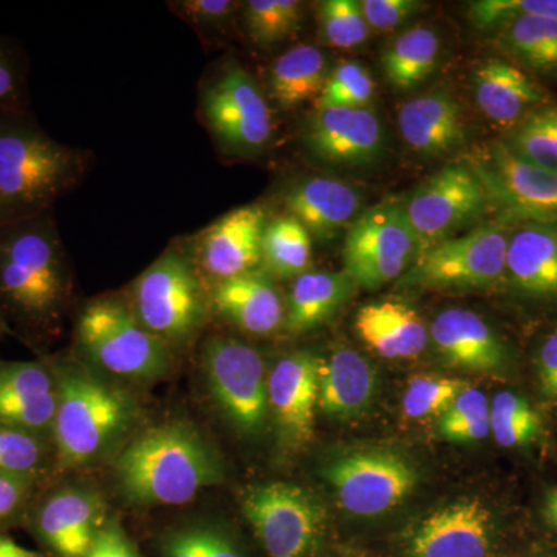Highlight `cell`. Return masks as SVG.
Here are the masks:
<instances>
[{
  "label": "cell",
  "mask_w": 557,
  "mask_h": 557,
  "mask_svg": "<svg viewBox=\"0 0 557 557\" xmlns=\"http://www.w3.org/2000/svg\"><path fill=\"white\" fill-rule=\"evenodd\" d=\"M446 442L475 443L490 435V401L480 388L467 387L438 421Z\"/></svg>",
  "instance_id": "38"
},
{
  "label": "cell",
  "mask_w": 557,
  "mask_h": 557,
  "mask_svg": "<svg viewBox=\"0 0 557 557\" xmlns=\"http://www.w3.org/2000/svg\"><path fill=\"white\" fill-rule=\"evenodd\" d=\"M87 557H138L134 547L119 525H106L95 539Z\"/></svg>",
  "instance_id": "48"
},
{
  "label": "cell",
  "mask_w": 557,
  "mask_h": 557,
  "mask_svg": "<svg viewBox=\"0 0 557 557\" xmlns=\"http://www.w3.org/2000/svg\"><path fill=\"white\" fill-rule=\"evenodd\" d=\"M359 5L369 28L375 30L397 28L424 9L418 0H362Z\"/></svg>",
  "instance_id": "43"
},
{
  "label": "cell",
  "mask_w": 557,
  "mask_h": 557,
  "mask_svg": "<svg viewBox=\"0 0 557 557\" xmlns=\"http://www.w3.org/2000/svg\"><path fill=\"white\" fill-rule=\"evenodd\" d=\"M302 20V3L296 0H251L245 7L249 36L262 47L273 46L298 32Z\"/></svg>",
  "instance_id": "37"
},
{
  "label": "cell",
  "mask_w": 557,
  "mask_h": 557,
  "mask_svg": "<svg viewBox=\"0 0 557 557\" xmlns=\"http://www.w3.org/2000/svg\"><path fill=\"white\" fill-rule=\"evenodd\" d=\"M121 494L143 507H180L225 480L214 448L188 421L157 424L132 440L115 465Z\"/></svg>",
  "instance_id": "1"
},
{
  "label": "cell",
  "mask_w": 557,
  "mask_h": 557,
  "mask_svg": "<svg viewBox=\"0 0 557 557\" xmlns=\"http://www.w3.org/2000/svg\"><path fill=\"white\" fill-rule=\"evenodd\" d=\"M355 284L344 271H307L289 289L285 327L293 335L310 332L324 324L346 302Z\"/></svg>",
  "instance_id": "30"
},
{
  "label": "cell",
  "mask_w": 557,
  "mask_h": 557,
  "mask_svg": "<svg viewBox=\"0 0 557 557\" xmlns=\"http://www.w3.org/2000/svg\"><path fill=\"white\" fill-rule=\"evenodd\" d=\"M317 10L319 30L329 46L350 50L369 38L370 28L357 0H324Z\"/></svg>",
  "instance_id": "40"
},
{
  "label": "cell",
  "mask_w": 557,
  "mask_h": 557,
  "mask_svg": "<svg viewBox=\"0 0 557 557\" xmlns=\"http://www.w3.org/2000/svg\"><path fill=\"white\" fill-rule=\"evenodd\" d=\"M0 319H2V317H0Z\"/></svg>",
  "instance_id": "53"
},
{
  "label": "cell",
  "mask_w": 557,
  "mask_h": 557,
  "mask_svg": "<svg viewBox=\"0 0 557 557\" xmlns=\"http://www.w3.org/2000/svg\"><path fill=\"white\" fill-rule=\"evenodd\" d=\"M313 255V239L306 226L293 215H282L267 225L263 234L262 263L277 277H298L307 273Z\"/></svg>",
  "instance_id": "33"
},
{
  "label": "cell",
  "mask_w": 557,
  "mask_h": 557,
  "mask_svg": "<svg viewBox=\"0 0 557 557\" xmlns=\"http://www.w3.org/2000/svg\"><path fill=\"white\" fill-rule=\"evenodd\" d=\"M76 336L87 357L116 376L152 380L170 368L166 343L150 333L134 311L115 299H100L79 314Z\"/></svg>",
  "instance_id": "6"
},
{
  "label": "cell",
  "mask_w": 557,
  "mask_h": 557,
  "mask_svg": "<svg viewBox=\"0 0 557 557\" xmlns=\"http://www.w3.org/2000/svg\"><path fill=\"white\" fill-rule=\"evenodd\" d=\"M418 249L405 205L383 201L366 209L348 226L343 247L344 273L358 287L379 289L401 278Z\"/></svg>",
  "instance_id": "8"
},
{
  "label": "cell",
  "mask_w": 557,
  "mask_h": 557,
  "mask_svg": "<svg viewBox=\"0 0 557 557\" xmlns=\"http://www.w3.org/2000/svg\"><path fill=\"white\" fill-rule=\"evenodd\" d=\"M536 372L542 398L557 403V327L539 344Z\"/></svg>",
  "instance_id": "45"
},
{
  "label": "cell",
  "mask_w": 557,
  "mask_h": 557,
  "mask_svg": "<svg viewBox=\"0 0 557 557\" xmlns=\"http://www.w3.org/2000/svg\"><path fill=\"white\" fill-rule=\"evenodd\" d=\"M541 516L545 525L557 531V486L549 487L541 505Z\"/></svg>",
  "instance_id": "51"
},
{
  "label": "cell",
  "mask_w": 557,
  "mask_h": 557,
  "mask_svg": "<svg viewBox=\"0 0 557 557\" xmlns=\"http://www.w3.org/2000/svg\"><path fill=\"white\" fill-rule=\"evenodd\" d=\"M54 449L50 437L0 424V474L39 483Z\"/></svg>",
  "instance_id": "35"
},
{
  "label": "cell",
  "mask_w": 557,
  "mask_h": 557,
  "mask_svg": "<svg viewBox=\"0 0 557 557\" xmlns=\"http://www.w3.org/2000/svg\"><path fill=\"white\" fill-rule=\"evenodd\" d=\"M247 519L270 557H313L327 528V509L292 483L249 486L240 498Z\"/></svg>",
  "instance_id": "7"
},
{
  "label": "cell",
  "mask_w": 557,
  "mask_h": 557,
  "mask_svg": "<svg viewBox=\"0 0 557 557\" xmlns=\"http://www.w3.org/2000/svg\"><path fill=\"white\" fill-rule=\"evenodd\" d=\"M500 138L520 159L557 172V100L545 102Z\"/></svg>",
  "instance_id": "34"
},
{
  "label": "cell",
  "mask_w": 557,
  "mask_h": 557,
  "mask_svg": "<svg viewBox=\"0 0 557 557\" xmlns=\"http://www.w3.org/2000/svg\"><path fill=\"white\" fill-rule=\"evenodd\" d=\"M267 225V211L260 205H245L226 212L201 234V269L218 281L255 273L262 263Z\"/></svg>",
  "instance_id": "19"
},
{
  "label": "cell",
  "mask_w": 557,
  "mask_h": 557,
  "mask_svg": "<svg viewBox=\"0 0 557 557\" xmlns=\"http://www.w3.org/2000/svg\"><path fill=\"white\" fill-rule=\"evenodd\" d=\"M203 112L215 137L234 152H259L273 135L269 102L240 65H231L205 90Z\"/></svg>",
  "instance_id": "14"
},
{
  "label": "cell",
  "mask_w": 557,
  "mask_h": 557,
  "mask_svg": "<svg viewBox=\"0 0 557 557\" xmlns=\"http://www.w3.org/2000/svg\"><path fill=\"white\" fill-rule=\"evenodd\" d=\"M379 376L368 359L343 347L321 359L318 408L335 420H351L370 408Z\"/></svg>",
  "instance_id": "26"
},
{
  "label": "cell",
  "mask_w": 557,
  "mask_h": 557,
  "mask_svg": "<svg viewBox=\"0 0 557 557\" xmlns=\"http://www.w3.org/2000/svg\"><path fill=\"white\" fill-rule=\"evenodd\" d=\"M201 557H245L226 534L211 527H196Z\"/></svg>",
  "instance_id": "49"
},
{
  "label": "cell",
  "mask_w": 557,
  "mask_h": 557,
  "mask_svg": "<svg viewBox=\"0 0 557 557\" xmlns=\"http://www.w3.org/2000/svg\"><path fill=\"white\" fill-rule=\"evenodd\" d=\"M304 143L317 159L338 166L376 163L384 152V129L370 109H317Z\"/></svg>",
  "instance_id": "16"
},
{
  "label": "cell",
  "mask_w": 557,
  "mask_h": 557,
  "mask_svg": "<svg viewBox=\"0 0 557 557\" xmlns=\"http://www.w3.org/2000/svg\"><path fill=\"white\" fill-rule=\"evenodd\" d=\"M67 292L60 240L46 215L0 226V317L32 335L49 333Z\"/></svg>",
  "instance_id": "2"
},
{
  "label": "cell",
  "mask_w": 557,
  "mask_h": 557,
  "mask_svg": "<svg viewBox=\"0 0 557 557\" xmlns=\"http://www.w3.org/2000/svg\"><path fill=\"white\" fill-rule=\"evenodd\" d=\"M493 512L479 498L437 509L413 531L410 557H487L493 547Z\"/></svg>",
  "instance_id": "17"
},
{
  "label": "cell",
  "mask_w": 557,
  "mask_h": 557,
  "mask_svg": "<svg viewBox=\"0 0 557 557\" xmlns=\"http://www.w3.org/2000/svg\"><path fill=\"white\" fill-rule=\"evenodd\" d=\"M507 285L534 300H557V222H522L509 236Z\"/></svg>",
  "instance_id": "23"
},
{
  "label": "cell",
  "mask_w": 557,
  "mask_h": 557,
  "mask_svg": "<svg viewBox=\"0 0 557 557\" xmlns=\"http://www.w3.org/2000/svg\"><path fill=\"white\" fill-rule=\"evenodd\" d=\"M519 14H539L557 20V0H479L469 5V21L482 32H497Z\"/></svg>",
  "instance_id": "42"
},
{
  "label": "cell",
  "mask_w": 557,
  "mask_h": 557,
  "mask_svg": "<svg viewBox=\"0 0 557 557\" xmlns=\"http://www.w3.org/2000/svg\"><path fill=\"white\" fill-rule=\"evenodd\" d=\"M496 33L498 49L541 83L557 78V20L519 14Z\"/></svg>",
  "instance_id": "29"
},
{
  "label": "cell",
  "mask_w": 557,
  "mask_h": 557,
  "mask_svg": "<svg viewBox=\"0 0 557 557\" xmlns=\"http://www.w3.org/2000/svg\"><path fill=\"white\" fill-rule=\"evenodd\" d=\"M39 483L0 474V525L24 512Z\"/></svg>",
  "instance_id": "44"
},
{
  "label": "cell",
  "mask_w": 557,
  "mask_h": 557,
  "mask_svg": "<svg viewBox=\"0 0 557 557\" xmlns=\"http://www.w3.org/2000/svg\"><path fill=\"white\" fill-rule=\"evenodd\" d=\"M164 557H201L196 527L172 531L163 542Z\"/></svg>",
  "instance_id": "50"
},
{
  "label": "cell",
  "mask_w": 557,
  "mask_h": 557,
  "mask_svg": "<svg viewBox=\"0 0 557 557\" xmlns=\"http://www.w3.org/2000/svg\"><path fill=\"white\" fill-rule=\"evenodd\" d=\"M468 387L467 383L448 376L418 375L409 381L403 397L405 416L420 418L442 417Z\"/></svg>",
  "instance_id": "41"
},
{
  "label": "cell",
  "mask_w": 557,
  "mask_h": 557,
  "mask_svg": "<svg viewBox=\"0 0 557 557\" xmlns=\"http://www.w3.org/2000/svg\"><path fill=\"white\" fill-rule=\"evenodd\" d=\"M134 314L161 341L190 338L207 318V298L196 271L168 251L135 282Z\"/></svg>",
  "instance_id": "10"
},
{
  "label": "cell",
  "mask_w": 557,
  "mask_h": 557,
  "mask_svg": "<svg viewBox=\"0 0 557 557\" xmlns=\"http://www.w3.org/2000/svg\"><path fill=\"white\" fill-rule=\"evenodd\" d=\"M429 336L450 368L479 373H497L507 368V344L474 311H442L432 322Z\"/></svg>",
  "instance_id": "22"
},
{
  "label": "cell",
  "mask_w": 557,
  "mask_h": 557,
  "mask_svg": "<svg viewBox=\"0 0 557 557\" xmlns=\"http://www.w3.org/2000/svg\"><path fill=\"white\" fill-rule=\"evenodd\" d=\"M490 428L502 448H525L541 437L542 421L527 398L502 391L490 403Z\"/></svg>",
  "instance_id": "36"
},
{
  "label": "cell",
  "mask_w": 557,
  "mask_h": 557,
  "mask_svg": "<svg viewBox=\"0 0 557 557\" xmlns=\"http://www.w3.org/2000/svg\"><path fill=\"white\" fill-rule=\"evenodd\" d=\"M403 205L417 234L418 252L493 214L485 186L465 161L435 172Z\"/></svg>",
  "instance_id": "12"
},
{
  "label": "cell",
  "mask_w": 557,
  "mask_h": 557,
  "mask_svg": "<svg viewBox=\"0 0 557 557\" xmlns=\"http://www.w3.org/2000/svg\"><path fill=\"white\" fill-rule=\"evenodd\" d=\"M58 387L57 413L51 426L54 467L65 471L101 456L135 417V405L124 391L70 362H50Z\"/></svg>",
  "instance_id": "3"
},
{
  "label": "cell",
  "mask_w": 557,
  "mask_h": 557,
  "mask_svg": "<svg viewBox=\"0 0 557 557\" xmlns=\"http://www.w3.org/2000/svg\"><path fill=\"white\" fill-rule=\"evenodd\" d=\"M209 394L231 426L260 435L269 417V376L256 348L234 338H211L203 348Z\"/></svg>",
  "instance_id": "11"
},
{
  "label": "cell",
  "mask_w": 557,
  "mask_h": 557,
  "mask_svg": "<svg viewBox=\"0 0 557 557\" xmlns=\"http://www.w3.org/2000/svg\"><path fill=\"white\" fill-rule=\"evenodd\" d=\"M0 557H42L38 553L32 552L17 545L13 539L0 536Z\"/></svg>",
  "instance_id": "52"
},
{
  "label": "cell",
  "mask_w": 557,
  "mask_h": 557,
  "mask_svg": "<svg viewBox=\"0 0 557 557\" xmlns=\"http://www.w3.org/2000/svg\"><path fill=\"white\" fill-rule=\"evenodd\" d=\"M104 519L100 494L61 487L39 502L33 525L40 541L60 557H87Z\"/></svg>",
  "instance_id": "18"
},
{
  "label": "cell",
  "mask_w": 557,
  "mask_h": 557,
  "mask_svg": "<svg viewBox=\"0 0 557 557\" xmlns=\"http://www.w3.org/2000/svg\"><path fill=\"white\" fill-rule=\"evenodd\" d=\"M58 387L47 361H0V424L51 438Z\"/></svg>",
  "instance_id": "20"
},
{
  "label": "cell",
  "mask_w": 557,
  "mask_h": 557,
  "mask_svg": "<svg viewBox=\"0 0 557 557\" xmlns=\"http://www.w3.org/2000/svg\"><path fill=\"white\" fill-rule=\"evenodd\" d=\"M465 163L485 186L494 218L557 222V172L520 159L502 138L474 148Z\"/></svg>",
  "instance_id": "9"
},
{
  "label": "cell",
  "mask_w": 557,
  "mask_h": 557,
  "mask_svg": "<svg viewBox=\"0 0 557 557\" xmlns=\"http://www.w3.org/2000/svg\"><path fill=\"white\" fill-rule=\"evenodd\" d=\"M21 69L5 47L0 44V116L16 113L21 100Z\"/></svg>",
  "instance_id": "46"
},
{
  "label": "cell",
  "mask_w": 557,
  "mask_h": 557,
  "mask_svg": "<svg viewBox=\"0 0 557 557\" xmlns=\"http://www.w3.org/2000/svg\"><path fill=\"white\" fill-rule=\"evenodd\" d=\"M398 127L408 148L428 159L453 152L467 139L463 110L448 91H431L406 102Z\"/></svg>",
  "instance_id": "24"
},
{
  "label": "cell",
  "mask_w": 557,
  "mask_h": 557,
  "mask_svg": "<svg viewBox=\"0 0 557 557\" xmlns=\"http://www.w3.org/2000/svg\"><path fill=\"white\" fill-rule=\"evenodd\" d=\"M355 330L384 359L417 358L429 344V329L416 309L399 300H379L358 310Z\"/></svg>",
  "instance_id": "27"
},
{
  "label": "cell",
  "mask_w": 557,
  "mask_h": 557,
  "mask_svg": "<svg viewBox=\"0 0 557 557\" xmlns=\"http://www.w3.org/2000/svg\"><path fill=\"white\" fill-rule=\"evenodd\" d=\"M330 70L327 58L317 47L298 46L282 54L270 69L271 97L278 108L289 110L317 100Z\"/></svg>",
  "instance_id": "31"
},
{
  "label": "cell",
  "mask_w": 557,
  "mask_h": 557,
  "mask_svg": "<svg viewBox=\"0 0 557 557\" xmlns=\"http://www.w3.org/2000/svg\"><path fill=\"white\" fill-rule=\"evenodd\" d=\"M442 40L434 28L418 25L399 35L381 57V67L394 89L412 90L435 72Z\"/></svg>",
  "instance_id": "32"
},
{
  "label": "cell",
  "mask_w": 557,
  "mask_h": 557,
  "mask_svg": "<svg viewBox=\"0 0 557 557\" xmlns=\"http://www.w3.org/2000/svg\"><path fill=\"white\" fill-rule=\"evenodd\" d=\"M472 84L480 112L505 134L552 100L542 83L508 58L483 61L474 70Z\"/></svg>",
  "instance_id": "21"
},
{
  "label": "cell",
  "mask_w": 557,
  "mask_h": 557,
  "mask_svg": "<svg viewBox=\"0 0 557 557\" xmlns=\"http://www.w3.org/2000/svg\"><path fill=\"white\" fill-rule=\"evenodd\" d=\"M515 223L494 218L421 249L399 278L405 288L491 289L507 284V252Z\"/></svg>",
  "instance_id": "5"
},
{
  "label": "cell",
  "mask_w": 557,
  "mask_h": 557,
  "mask_svg": "<svg viewBox=\"0 0 557 557\" xmlns=\"http://www.w3.org/2000/svg\"><path fill=\"white\" fill-rule=\"evenodd\" d=\"M212 302L219 314L252 335H271L285 322L284 302L276 287L256 271L219 281Z\"/></svg>",
  "instance_id": "28"
},
{
  "label": "cell",
  "mask_w": 557,
  "mask_h": 557,
  "mask_svg": "<svg viewBox=\"0 0 557 557\" xmlns=\"http://www.w3.org/2000/svg\"><path fill=\"white\" fill-rule=\"evenodd\" d=\"M178 5L188 20L207 27H215L228 21L237 3L230 0H188V2H180Z\"/></svg>",
  "instance_id": "47"
},
{
  "label": "cell",
  "mask_w": 557,
  "mask_h": 557,
  "mask_svg": "<svg viewBox=\"0 0 557 557\" xmlns=\"http://www.w3.org/2000/svg\"><path fill=\"white\" fill-rule=\"evenodd\" d=\"M375 91V83L361 62H343L330 70L317 109H369Z\"/></svg>",
  "instance_id": "39"
},
{
  "label": "cell",
  "mask_w": 557,
  "mask_h": 557,
  "mask_svg": "<svg viewBox=\"0 0 557 557\" xmlns=\"http://www.w3.org/2000/svg\"><path fill=\"white\" fill-rule=\"evenodd\" d=\"M285 205L311 237L329 240L358 218L361 193L350 183L332 177H310L289 189Z\"/></svg>",
  "instance_id": "25"
},
{
  "label": "cell",
  "mask_w": 557,
  "mask_h": 557,
  "mask_svg": "<svg viewBox=\"0 0 557 557\" xmlns=\"http://www.w3.org/2000/svg\"><path fill=\"white\" fill-rule=\"evenodd\" d=\"M20 119L0 116V226L44 215L79 168L73 150Z\"/></svg>",
  "instance_id": "4"
},
{
  "label": "cell",
  "mask_w": 557,
  "mask_h": 557,
  "mask_svg": "<svg viewBox=\"0 0 557 557\" xmlns=\"http://www.w3.org/2000/svg\"><path fill=\"white\" fill-rule=\"evenodd\" d=\"M321 359L313 351L299 350L271 370L269 409L285 448L300 449L313 440Z\"/></svg>",
  "instance_id": "15"
},
{
  "label": "cell",
  "mask_w": 557,
  "mask_h": 557,
  "mask_svg": "<svg viewBox=\"0 0 557 557\" xmlns=\"http://www.w3.org/2000/svg\"><path fill=\"white\" fill-rule=\"evenodd\" d=\"M324 478L341 508L361 518L397 508L418 483L408 458L387 449H359L333 458L325 465Z\"/></svg>",
  "instance_id": "13"
}]
</instances>
